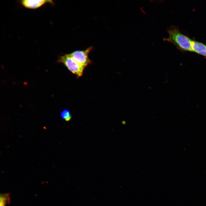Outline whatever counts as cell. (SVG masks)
<instances>
[{
	"instance_id": "cell-2",
	"label": "cell",
	"mask_w": 206,
	"mask_h": 206,
	"mask_svg": "<svg viewBox=\"0 0 206 206\" xmlns=\"http://www.w3.org/2000/svg\"><path fill=\"white\" fill-rule=\"evenodd\" d=\"M57 62L63 64L70 71L78 77L82 76L84 68L76 62L71 56L70 54L61 56Z\"/></svg>"
},
{
	"instance_id": "cell-3",
	"label": "cell",
	"mask_w": 206,
	"mask_h": 206,
	"mask_svg": "<svg viewBox=\"0 0 206 206\" xmlns=\"http://www.w3.org/2000/svg\"><path fill=\"white\" fill-rule=\"evenodd\" d=\"M93 49L92 47H90L84 50L75 51L70 54L76 62L85 68L91 63L88 55Z\"/></svg>"
},
{
	"instance_id": "cell-1",
	"label": "cell",
	"mask_w": 206,
	"mask_h": 206,
	"mask_svg": "<svg viewBox=\"0 0 206 206\" xmlns=\"http://www.w3.org/2000/svg\"><path fill=\"white\" fill-rule=\"evenodd\" d=\"M169 36L165 38V41L170 42L181 49L192 51L191 40L181 33L176 27L171 26L167 29Z\"/></svg>"
},
{
	"instance_id": "cell-5",
	"label": "cell",
	"mask_w": 206,
	"mask_h": 206,
	"mask_svg": "<svg viewBox=\"0 0 206 206\" xmlns=\"http://www.w3.org/2000/svg\"><path fill=\"white\" fill-rule=\"evenodd\" d=\"M192 52L206 56V45L204 44L195 41L191 40Z\"/></svg>"
},
{
	"instance_id": "cell-6",
	"label": "cell",
	"mask_w": 206,
	"mask_h": 206,
	"mask_svg": "<svg viewBox=\"0 0 206 206\" xmlns=\"http://www.w3.org/2000/svg\"><path fill=\"white\" fill-rule=\"evenodd\" d=\"M9 195L7 193L1 194L0 197V206H6L10 201Z\"/></svg>"
},
{
	"instance_id": "cell-7",
	"label": "cell",
	"mask_w": 206,
	"mask_h": 206,
	"mask_svg": "<svg viewBox=\"0 0 206 206\" xmlns=\"http://www.w3.org/2000/svg\"><path fill=\"white\" fill-rule=\"evenodd\" d=\"M60 116L66 121H69L72 118V115L69 110L67 109L63 110L61 113Z\"/></svg>"
},
{
	"instance_id": "cell-4",
	"label": "cell",
	"mask_w": 206,
	"mask_h": 206,
	"mask_svg": "<svg viewBox=\"0 0 206 206\" xmlns=\"http://www.w3.org/2000/svg\"><path fill=\"white\" fill-rule=\"evenodd\" d=\"M21 3L23 7L30 9H35L39 8L47 3L54 4L52 1L45 0H23L21 1Z\"/></svg>"
}]
</instances>
